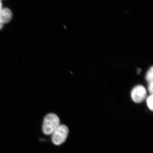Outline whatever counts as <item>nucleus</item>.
<instances>
[{
    "mask_svg": "<svg viewBox=\"0 0 153 153\" xmlns=\"http://www.w3.org/2000/svg\"><path fill=\"white\" fill-rule=\"evenodd\" d=\"M60 125V120L54 114H48L44 118L43 124V132L45 134H51Z\"/></svg>",
    "mask_w": 153,
    "mask_h": 153,
    "instance_id": "obj_1",
    "label": "nucleus"
},
{
    "mask_svg": "<svg viewBox=\"0 0 153 153\" xmlns=\"http://www.w3.org/2000/svg\"><path fill=\"white\" fill-rule=\"evenodd\" d=\"M69 133L68 128L65 125L62 124L52 134V141L53 144L59 145L66 140Z\"/></svg>",
    "mask_w": 153,
    "mask_h": 153,
    "instance_id": "obj_2",
    "label": "nucleus"
},
{
    "mask_svg": "<svg viewBox=\"0 0 153 153\" xmlns=\"http://www.w3.org/2000/svg\"><path fill=\"white\" fill-rule=\"evenodd\" d=\"M132 99L136 103L142 102L145 98L147 94L146 89L142 85L136 86L131 92Z\"/></svg>",
    "mask_w": 153,
    "mask_h": 153,
    "instance_id": "obj_3",
    "label": "nucleus"
},
{
    "mask_svg": "<svg viewBox=\"0 0 153 153\" xmlns=\"http://www.w3.org/2000/svg\"><path fill=\"white\" fill-rule=\"evenodd\" d=\"M11 11L8 8H2L0 10V22L3 24L9 22L12 18Z\"/></svg>",
    "mask_w": 153,
    "mask_h": 153,
    "instance_id": "obj_4",
    "label": "nucleus"
},
{
    "mask_svg": "<svg viewBox=\"0 0 153 153\" xmlns=\"http://www.w3.org/2000/svg\"><path fill=\"white\" fill-rule=\"evenodd\" d=\"M146 79L149 83L153 82V67L148 70L146 75Z\"/></svg>",
    "mask_w": 153,
    "mask_h": 153,
    "instance_id": "obj_5",
    "label": "nucleus"
},
{
    "mask_svg": "<svg viewBox=\"0 0 153 153\" xmlns=\"http://www.w3.org/2000/svg\"><path fill=\"white\" fill-rule=\"evenodd\" d=\"M153 95L149 96L147 99V104L148 108L152 111H153Z\"/></svg>",
    "mask_w": 153,
    "mask_h": 153,
    "instance_id": "obj_6",
    "label": "nucleus"
},
{
    "mask_svg": "<svg viewBox=\"0 0 153 153\" xmlns=\"http://www.w3.org/2000/svg\"><path fill=\"white\" fill-rule=\"evenodd\" d=\"M149 91L151 94H152L153 91V82L149 83L148 87Z\"/></svg>",
    "mask_w": 153,
    "mask_h": 153,
    "instance_id": "obj_7",
    "label": "nucleus"
},
{
    "mask_svg": "<svg viewBox=\"0 0 153 153\" xmlns=\"http://www.w3.org/2000/svg\"><path fill=\"white\" fill-rule=\"evenodd\" d=\"M3 26V24L1 23V22H0V30L1 29V28H2Z\"/></svg>",
    "mask_w": 153,
    "mask_h": 153,
    "instance_id": "obj_8",
    "label": "nucleus"
},
{
    "mask_svg": "<svg viewBox=\"0 0 153 153\" xmlns=\"http://www.w3.org/2000/svg\"><path fill=\"white\" fill-rule=\"evenodd\" d=\"M2 9V4L1 0H0V10Z\"/></svg>",
    "mask_w": 153,
    "mask_h": 153,
    "instance_id": "obj_9",
    "label": "nucleus"
}]
</instances>
